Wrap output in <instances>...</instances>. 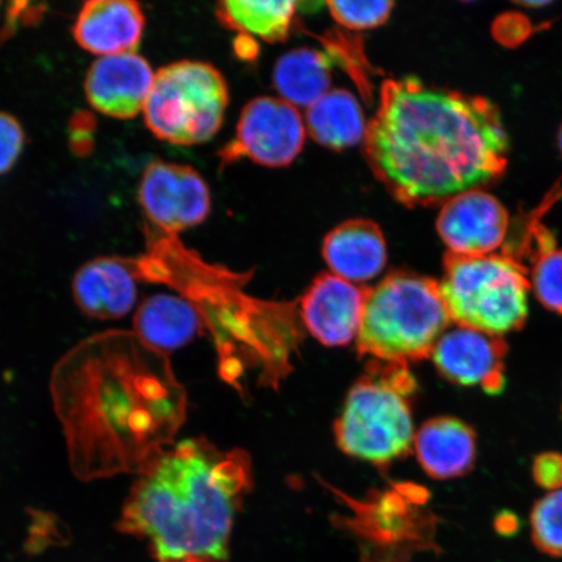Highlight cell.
<instances>
[{"instance_id":"cell-5","label":"cell","mask_w":562,"mask_h":562,"mask_svg":"<svg viewBox=\"0 0 562 562\" xmlns=\"http://www.w3.org/2000/svg\"><path fill=\"white\" fill-rule=\"evenodd\" d=\"M451 323L438 281L392 272L368 292L358 351L376 362L407 367L430 357Z\"/></svg>"},{"instance_id":"cell-18","label":"cell","mask_w":562,"mask_h":562,"mask_svg":"<svg viewBox=\"0 0 562 562\" xmlns=\"http://www.w3.org/2000/svg\"><path fill=\"white\" fill-rule=\"evenodd\" d=\"M417 459L434 480L465 475L476 460V435L457 418L440 417L426 422L414 438Z\"/></svg>"},{"instance_id":"cell-9","label":"cell","mask_w":562,"mask_h":562,"mask_svg":"<svg viewBox=\"0 0 562 562\" xmlns=\"http://www.w3.org/2000/svg\"><path fill=\"white\" fill-rule=\"evenodd\" d=\"M307 131L297 108L277 97H258L245 105L235 138L221 151L222 166L249 159L281 168L293 164L304 149Z\"/></svg>"},{"instance_id":"cell-2","label":"cell","mask_w":562,"mask_h":562,"mask_svg":"<svg viewBox=\"0 0 562 562\" xmlns=\"http://www.w3.org/2000/svg\"><path fill=\"white\" fill-rule=\"evenodd\" d=\"M371 171L407 207L446 203L501 178L509 139L487 98L390 79L363 138Z\"/></svg>"},{"instance_id":"cell-7","label":"cell","mask_w":562,"mask_h":562,"mask_svg":"<svg viewBox=\"0 0 562 562\" xmlns=\"http://www.w3.org/2000/svg\"><path fill=\"white\" fill-rule=\"evenodd\" d=\"M439 284L456 325L503 337L519 331L529 316L530 279L509 255L447 252Z\"/></svg>"},{"instance_id":"cell-23","label":"cell","mask_w":562,"mask_h":562,"mask_svg":"<svg viewBox=\"0 0 562 562\" xmlns=\"http://www.w3.org/2000/svg\"><path fill=\"white\" fill-rule=\"evenodd\" d=\"M533 546L548 557L562 559V490L547 492L530 513Z\"/></svg>"},{"instance_id":"cell-24","label":"cell","mask_w":562,"mask_h":562,"mask_svg":"<svg viewBox=\"0 0 562 562\" xmlns=\"http://www.w3.org/2000/svg\"><path fill=\"white\" fill-rule=\"evenodd\" d=\"M530 286L547 311L562 315V249H551L533 262Z\"/></svg>"},{"instance_id":"cell-26","label":"cell","mask_w":562,"mask_h":562,"mask_svg":"<svg viewBox=\"0 0 562 562\" xmlns=\"http://www.w3.org/2000/svg\"><path fill=\"white\" fill-rule=\"evenodd\" d=\"M24 145L25 133L18 119L0 112V176L16 165Z\"/></svg>"},{"instance_id":"cell-16","label":"cell","mask_w":562,"mask_h":562,"mask_svg":"<svg viewBox=\"0 0 562 562\" xmlns=\"http://www.w3.org/2000/svg\"><path fill=\"white\" fill-rule=\"evenodd\" d=\"M143 7L132 0H90L74 25V38L83 50L100 56L136 53L145 31Z\"/></svg>"},{"instance_id":"cell-29","label":"cell","mask_w":562,"mask_h":562,"mask_svg":"<svg viewBox=\"0 0 562 562\" xmlns=\"http://www.w3.org/2000/svg\"><path fill=\"white\" fill-rule=\"evenodd\" d=\"M558 143H559L560 151L562 154V124H561L560 130H559Z\"/></svg>"},{"instance_id":"cell-20","label":"cell","mask_w":562,"mask_h":562,"mask_svg":"<svg viewBox=\"0 0 562 562\" xmlns=\"http://www.w3.org/2000/svg\"><path fill=\"white\" fill-rule=\"evenodd\" d=\"M337 65L328 50L296 48L284 54L273 68L272 82L281 100L294 108H311L331 90V72Z\"/></svg>"},{"instance_id":"cell-17","label":"cell","mask_w":562,"mask_h":562,"mask_svg":"<svg viewBox=\"0 0 562 562\" xmlns=\"http://www.w3.org/2000/svg\"><path fill=\"white\" fill-rule=\"evenodd\" d=\"M323 258L334 276L364 283L381 273L389 259L382 228L369 220H350L325 237Z\"/></svg>"},{"instance_id":"cell-19","label":"cell","mask_w":562,"mask_h":562,"mask_svg":"<svg viewBox=\"0 0 562 562\" xmlns=\"http://www.w3.org/2000/svg\"><path fill=\"white\" fill-rule=\"evenodd\" d=\"M203 327L199 308L180 294H154L139 304L133 318L138 339L167 356L191 342Z\"/></svg>"},{"instance_id":"cell-4","label":"cell","mask_w":562,"mask_h":562,"mask_svg":"<svg viewBox=\"0 0 562 562\" xmlns=\"http://www.w3.org/2000/svg\"><path fill=\"white\" fill-rule=\"evenodd\" d=\"M145 251L133 259L139 283L161 284L199 308L221 357V374L232 382L236 342L246 341L249 323L261 315L267 302L252 300L243 286L250 273H237L209 263L187 248L178 235L145 227Z\"/></svg>"},{"instance_id":"cell-14","label":"cell","mask_w":562,"mask_h":562,"mask_svg":"<svg viewBox=\"0 0 562 562\" xmlns=\"http://www.w3.org/2000/svg\"><path fill=\"white\" fill-rule=\"evenodd\" d=\"M154 77L150 63L137 53L103 56L89 68L83 89L91 108L126 121L144 112Z\"/></svg>"},{"instance_id":"cell-13","label":"cell","mask_w":562,"mask_h":562,"mask_svg":"<svg viewBox=\"0 0 562 562\" xmlns=\"http://www.w3.org/2000/svg\"><path fill=\"white\" fill-rule=\"evenodd\" d=\"M368 292L331 272L321 273L301 299L308 333L327 347L348 346L360 334Z\"/></svg>"},{"instance_id":"cell-3","label":"cell","mask_w":562,"mask_h":562,"mask_svg":"<svg viewBox=\"0 0 562 562\" xmlns=\"http://www.w3.org/2000/svg\"><path fill=\"white\" fill-rule=\"evenodd\" d=\"M251 480L243 449L181 440L137 475L116 529L144 540L157 562H226Z\"/></svg>"},{"instance_id":"cell-8","label":"cell","mask_w":562,"mask_h":562,"mask_svg":"<svg viewBox=\"0 0 562 562\" xmlns=\"http://www.w3.org/2000/svg\"><path fill=\"white\" fill-rule=\"evenodd\" d=\"M227 105L228 87L220 70L209 63L181 60L158 70L143 114L157 138L194 146L220 132Z\"/></svg>"},{"instance_id":"cell-15","label":"cell","mask_w":562,"mask_h":562,"mask_svg":"<svg viewBox=\"0 0 562 562\" xmlns=\"http://www.w3.org/2000/svg\"><path fill=\"white\" fill-rule=\"evenodd\" d=\"M138 283L132 258L91 259L75 273V304L90 318L121 319L136 306Z\"/></svg>"},{"instance_id":"cell-1","label":"cell","mask_w":562,"mask_h":562,"mask_svg":"<svg viewBox=\"0 0 562 562\" xmlns=\"http://www.w3.org/2000/svg\"><path fill=\"white\" fill-rule=\"evenodd\" d=\"M50 395L81 482L138 475L175 445L188 414L170 358L124 329L91 335L61 356Z\"/></svg>"},{"instance_id":"cell-11","label":"cell","mask_w":562,"mask_h":562,"mask_svg":"<svg viewBox=\"0 0 562 562\" xmlns=\"http://www.w3.org/2000/svg\"><path fill=\"white\" fill-rule=\"evenodd\" d=\"M437 229L448 252L469 257L494 255L507 238L509 214L495 195L473 189L442 203Z\"/></svg>"},{"instance_id":"cell-28","label":"cell","mask_w":562,"mask_h":562,"mask_svg":"<svg viewBox=\"0 0 562 562\" xmlns=\"http://www.w3.org/2000/svg\"><path fill=\"white\" fill-rule=\"evenodd\" d=\"M507 526L505 527V530L503 533H509L512 531H516L517 529V519H512V515H507V517H504V516H501L497 518V521H496V527H497V530L498 529H502L503 526Z\"/></svg>"},{"instance_id":"cell-21","label":"cell","mask_w":562,"mask_h":562,"mask_svg":"<svg viewBox=\"0 0 562 562\" xmlns=\"http://www.w3.org/2000/svg\"><path fill=\"white\" fill-rule=\"evenodd\" d=\"M305 125L316 144L344 150L363 143L368 123L361 104L348 90H329L306 109Z\"/></svg>"},{"instance_id":"cell-12","label":"cell","mask_w":562,"mask_h":562,"mask_svg":"<svg viewBox=\"0 0 562 562\" xmlns=\"http://www.w3.org/2000/svg\"><path fill=\"white\" fill-rule=\"evenodd\" d=\"M431 356L435 367L449 382L481 386L488 395L504 390L507 344L501 336L457 325L442 334Z\"/></svg>"},{"instance_id":"cell-22","label":"cell","mask_w":562,"mask_h":562,"mask_svg":"<svg viewBox=\"0 0 562 562\" xmlns=\"http://www.w3.org/2000/svg\"><path fill=\"white\" fill-rule=\"evenodd\" d=\"M300 3L226 0L217 4L216 15L228 30L255 35L267 44L285 41L291 33Z\"/></svg>"},{"instance_id":"cell-6","label":"cell","mask_w":562,"mask_h":562,"mask_svg":"<svg viewBox=\"0 0 562 562\" xmlns=\"http://www.w3.org/2000/svg\"><path fill=\"white\" fill-rule=\"evenodd\" d=\"M375 364L348 393L335 435L344 453L382 467L411 451L414 427L407 397L416 381L407 367Z\"/></svg>"},{"instance_id":"cell-10","label":"cell","mask_w":562,"mask_h":562,"mask_svg":"<svg viewBox=\"0 0 562 562\" xmlns=\"http://www.w3.org/2000/svg\"><path fill=\"white\" fill-rule=\"evenodd\" d=\"M138 202L147 224L178 235L206 221L211 195L206 181L193 167L156 160L146 167Z\"/></svg>"},{"instance_id":"cell-25","label":"cell","mask_w":562,"mask_h":562,"mask_svg":"<svg viewBox=\"0 0 562 562\" xmlns=\"http://www.w3.org/2000/svg\"><path fill=\"white\" fill-rule=\"evenodd\" d=\"M329 15L337 24L346 27L348 31L362 32L374 30L381 26L390 19L395 3L391 0H381V2H327Z\"/></svg>"},{"instance_id":"cell-27","label":"cell","mask_w":562,"mask_h":562,"mask_svg":"<svg viewBox=\"0 0 562 562\" xmlns=\"http://www.w3.org/2000/svg\"><path fill=\"white\" fill-rule=\"evenodd\" d=\"M531 475L540 488L548 492L562 490V453L538 454L532 461Z\"/></svg>"}]
</instances>
